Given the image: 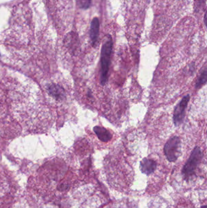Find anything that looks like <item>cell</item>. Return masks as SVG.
<instances>
[{"label":"cell","instance_id":"1","mask_svg":"<svg viewBox=\"0 0 207 208\" xmlns=\"http://www.w3.org/2000/svg\"><path fill=\"white\" fill-rule=\"evenodd\" d=\"M113 41L111 35H108L105 39L101 51V68L100 81L102 86H104L108 81L109 76V66L111 64V57L113 51Z\"/></svg>","mask_w":207,"mask_h":208},{"label":"cell","instance_id":"2","mask_svg":"<svg viewBox=\"0 0 207 208\" xmlns=\"http://www.w3.org/2000/svg\"><path fill=\"white\" fill-rule=\"evenodd\" d=\"M202 153L199 147L194 148L190 155L189 158L182 168V173L185 178H188L194 174L198 165L201 162Z\"/></svg>","mask_w":207,"mask_h":208},{"label":"cell","instance_id":"3","mask_svg":"<svg viewBox=\"0 0 207 208\" xmlns=\"http://www.w3.org/2000/svg\"><path fill=\"white\" fill-rule=\"evenodd\" d=\"M165 155L170 162H175L181 155V140L177 136L170 137L163 148Z\"/></svg>","mask_w":207,"mask_h":208},{"label":"cell","instance_id":"4","mask_svg":"<svg viewBox=\"0 0 207 208\" xmlns=\"http://www.w3.org/2000/svg\"><path fill=\"white\" fill-rule=\"evenodd\" d=\"M189 99L190 96L189 94L185 96L175 107L173 117V122L175 126H179L182 123L185 116V110Z\"/></svg>","mask_w":207,"mask_h":208},{"label":"cell","instance_id":"5","mask_svg":"<svg viewBox=\"0 0 207 208\" xmlns=\"http://www.w3.org/2000/svg\"><path fill=\"white\" fill-rule=\"evenodd\" d=\"M100 31V23L98 18H94L90 26L89 36L92 46H95L97 42Z\"/></svg>","mask_w":207,"mask_h":208},{"label":"cell","instance_id":"6","mask_svg":"<svg viewBox=\"0 0 207 208\" xmlns=\"http://www.w3.org/2000/svg\"><path fill=\"white\" fill-rule=\"evenodd\" d=\"M157 168V163L155 161L149 158H143L140 165V171L143 173L149 175L153 173Z\"/></svg>","mask_w":207,"mask_h":208},{"label":"cell","instance_id":"7","mask_svg":"<svg viewBox=\"0 0 207 208\" xmlns=\"http://www.w3.org/2000/svg\"><path fill=\"white\" fill-rule=\"evenodd\" d=\"M93 130L102 142L108 143L111 140L113 135L106 129L100 126H95L94 127Z\"/></svg>","mask_w":207,"mask_h":208},{"label":"cell","instance_id":"8","mask_svg":"<svg viewBox=\"0 0 207 208\" xmlns=\"http://www.w3.org/2000/svg\"><path fill=\"white\" fill-rule=\"evenodd\" d=\"M49 94L57 99H63L65 96L64 89L57 85H50L49 88Z\"/></svg>","mask_w":207,"mask_h":208},{"label":"cell","instance_id":"9","mask_svg":"<svg viewBox=\"0 0 207 208\" xmlns=\"http://www.w3.org/2000/svg\"><path fill=\"white\" fill-rule=\"evenodd\" d=\"M207 80V70L206 66H205L204 69L201 71L199 76L198 77L196 82V88L199 89L202 86H203L204 84H206Z\"/></svg>","mask_w":207,"mask_h":208},{"label":"cell","instance_id":"10","mask_svg":"<svg viewBox=\"0 0 207 208\" xmlns=\"http://www.w3.org/2000/svg\"><path fill=\"white\" fill-rule=\"evenodd\" d=\"M91 1L92 0H77L78 6L83 9H88L91 4Z\"/></svg>","mask_w":207,"mask_h":208},{"label":"cell","instance_id":"11","mask_svg":"<svg viewBox=\"0 0 207 208\" xmlns=\"http://www.w3.org/2000/svg\"><path fill=\"white\" fill-rule=\"evenodd\" d=\"M204 22L205 26H206V12H205V15H204Z\"/></svg>","mask_w":207,"mask_h":208},{"label":"cell","instance_id":"12","mask_svg":"<svg viewBox=\"0 0 207 208\" xmlns=\"http://www.w3.org/2000/svg\"><path fill=\"white\" fill-rule=\"evenodd\" d=\"M201 208H206V205H205V206H202Z\"/></svg>","mask_w":207,"mask_h":208}]
</instances>
